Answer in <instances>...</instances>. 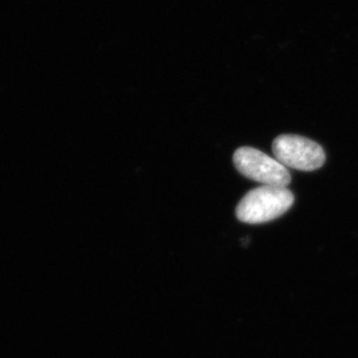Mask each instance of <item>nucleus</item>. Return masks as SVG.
<instances>
[{"label": "nucleus", "mask_w": 358, "mask_h": 358, "mask_svg": "<svg viewBox=\"0 0 358 358\" xmlns=\"http://www.w3.org/2000/svg\"><path fill=\"white\" fill-rule=\"evenodd\" d=\"M294 202V194L287 187L261 186L243 196L236 213L243 223H267L287 213Z\"/></svg>", "instance_id": "nucleus-1"}, {"label": "nucleus", "mask_w": 358, "mask_h": 358, "mask_svg": "<svg viewBox=\"0 0 358 358\" xmlns=\"http://www.w3.org/2000/svg\"><path fill=\"white\" fill-rule=\"evenodd\" d=\"M234 162L243 176L264 186L287 187L291 182V174L285 166L254 148L238 149Z\"/></svg>", "instance_id": "nucleus-2"}, {"label": "nucleus", "mask_w": 358, "mask_h": 358, "mask_svg": "<svg viewBox=\"0 0 358 358\" xmlns=\"http://www.w3.org/2000/svg\"><path fill=\"white\" fill-rule=\"evenodd\" d=\"M276 159L291 169L311 172L326 162L324 151L318 143L297 135H280L273 142Z\"/></svg>", "instance_id": "nucleus-3"}]
</instances>
